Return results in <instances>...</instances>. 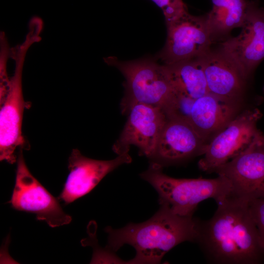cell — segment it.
<instances>
[{"label":"cell","mask_w":264,"mask_h":264,"mask_svg":"<svg viewBox=\"0 0 264 264\" xmlns=\"http://www.w3.org/2000/svg\"><path fill=\"white\" fill-rule=\"evenodd\" d=\"M248 201L231 195L217 203L211 219H198L196 242L208 262L258 264L264 261V250Z\"/></svg>","instance_id":"cell-1"},{"label":"cell","mask_w":264,"mask_h":264,"mask_svg":"<svg viewBox=\"0 0 264 264\" xmlns=\"http://www.w3.org/2000/svg\"><path fill=\"white\" fill-rule=\"evenodd\" d=\"M160 205L158 211L143 222L131 223L116 229L107 227V250L115 252L124 245L129 244L136 251L134 258L129 263L158 264L178 244L196 242L198 219L176 214L167 206Z\"/></svg>","instance_id":"cell-2"},{"label":"cell","mask_w":264,"mask_h":264,"mask_svg":"<svg viewBox=\"0 0 264 264\" xmlns=\"http://www.w3.org/2000/svg\"><path fill=\"white\" fill-rule=\"evenodd\" d=\"M162 168L152 162L140 175L156 191L160 205L167 206L176 214L193 216L202 201L213 198L218 203L231 195V185L224 176L176 178L165 174Z\"/></svg>","instance_id":"cell-3"},{"label":"cell","mask_w":264,"mask_h":264,"mask_svg":"<svg viewBox=\"0 0 264 264\" xmlns=\"http://www.w3.org/2000/svg\"><path fill=\"white\" fill-rule=\"evenodd\" d=\"M104 60L118 68L125 78V95L121 102L124 114L136 103L161 108L173 92V87L164 65L152 59L121 61L115 57H108Z\"/></svg>","instance_id":"cell-4"},{"label":"cell","mask_w":264,"mask_h":264,"mask_svg":"<svg viewBox=\"0 0 264 264\" xmlns=\"http://www.w3.org/2000/svg\"><path fill=\"white\" fill-rule=\"evenodd\" d=\"M257 108L245 110L231 121L204 146L198 162L202 171L212 173L244 151L260 132L257 123L262 117Z\"/></svg>","instance_id":"cell-5"},{"label":"cell","mask_w":264,"mask_h":264,"mask_svg":"<svg viewBox=\"0 0 264 264\" xmlns=\"http://www.w3.org/2000/svg\"><path fill=\"white\" fill-rule=\"evenodd\" d=\"M22 149L17 157L14 188L8 202L14 209L35 214L38 220L51 227L69 224L70 216L63 210L59 198L54 197L32 175L24 160Z\"/></svg>","instance_id":"cell-6"},{"label":"cell","mask_w":264,"mask_h":264,"mask_svg":"<svg viewBox=\"0 0 264 264\" xmlns=\"http://www.w3.org/2000/svg\"><path fill=\"white\" fill-rule=\"evenodd\" d=\"M32 44L25 40L15 52L16 67L7 94L0 104V160L13 164L18 148L26 149L22 126L25 103L22 91V71L26 52Z\"/></svg>","instance_id":"cell-7"},{"label":"cell","mask_w":264,"mask_h":264,"mask_svg":"<svg viewBox=\"0 0 264 264\" xmlns=\"http://www.w3.org/2000/svg\"><path fill=\"white\" fill-rule=\"evenodd\" d=\"M166 26V44L156 57L164 65L200 57L211 49L206 15L196 16L188 12Z\"/></svg>","instance_id":"cell-8"},{"label":"cell","mask_w":264,"mask_h":264,"mask_svg":"<svg viewBox=\"0 0 264 264\" xmlns=\"http://www.w3.org/2000/svg\"><path fill=\"white\" fill-rule=\"evenodd\" d=\"M214 172L230 182L233 196L248 201L264 197V134L260 131L244 151Z\"/></svg>","instance_id":"cell-9"},{"label":"cell","mask_w":264,"mask_h":264,"mask_svg":"<svg viewBox=\"0 0 264 264\" xmlns=\"http://www.w3.org/2000/svg\"><path fill=\"white\" fill-rule=\"evenodd\" d=\"M128 118L119 138L112 146L117 154L129 152L131 146L138 149L140 155L151 159L166 121L160 108L136 103L126 111Z\"/></svg>","instance_id":"cell-10"},{"label":"cell","mask_w":264,"mask_h":264,"mask_svg":"<svg viewBox=\"0 0 264 264\" xmlns=\"http://www.w3.org/2000/svg\"><path fill=\"white\" fill-rule=\"evenodd\" d=\"M239 35L227 38L220 49L249 79L264 60V9L258 2L248 1L245 18Z\"/></svg>","instance_id":"cell-11"},{"label":"cell","mask_w":264,"mask_h":264,"mask_svg":"<svg viewBox=\"0 0 264 264\" xmlns=\"http://www.w3.org/2000/svg\"><path fill=\"white\" fill-rule=\"evenodd\" d=\"M129 152L109 160L91 159L76 149L69 158V173L58 198L68 204L89 193L109 173L120 166L132 162Z\"/></svg>","instance_id":"cell-12"},{"label":"cell","mask_w":264,"mask_h":264,"mask_svg":"<svg viewBox=\"0 0 264 264\" xmlns=\"http://www.w3.org/2000/svg\"><path fill=\"white\" fill-rule=\"evenodd\" d=\"M200 57L208 93L240 103L248 79L238 65L220 48L211 49Z\"/></svg>","instance_id":"cell-13"},{"label":"cell","mask_w":264,"mask_h":264,"mask_svg":"<svg viewBox=\"0 0 264 264\" xmlns=\"http://www.w3.org/2000/svg\"><path fill=\"white\" fill-rule=\"evenodd\" d=\"M205 145L190 123L167 119L151 159L163 167L202 155Z\"/></svg>","instance_id":"cell-14"},{"label":"cell","mask_w":264,"mask_h":264,"mask_svg":"<svg viewBox=\"0 0 264 264\" xmlns=\"http://www.w3.org/2000/svg\"><path fill=\"white\" fill-rule=\"evenodd\" d=\"M239 104L208 93L195 99L190 124L206 144L237 116Z\"/></svg>","instance_id":"cell-15"},{"label":"cell","mask_w":264,"mask_h":264,"mask_svg":"<svg viewBox=\"0 0 264 264\" xmlns=\"http://www.w3.org/2000/svg\"><path fill=\"white\" fill-rule=\"evenodd\" d=\"M163 65L175 89L195 99L208 93L200 57Z\"/></svg>","instance_id":"cell-16"},{"label":"cell","mask_w":264,"mask_h":264,"mask_svg":"<svg viewBox=\"0 0 264 264\" xmlns=\"http://www.w3.org/2000/svg\"><path fill=\"white\" fill-rule=\"evenodd\" d=\"M212 10L206 15L212 40L227 36L242 27L247 8L246 0H211Z\"/></svg>","instance_id":"cell-17"},{"label":"cell","mask_w":264,"mask_h":264,"mask_svg":"<svg viewBox=\"0 0 264 264\" xmlns=\"http://www.w3.org/2000/svg\"><path fill=\"white\" fill-rule=\"evenodd\" d=\"M195 101L189 95L173 88L172 93L161 109L167 119L190 123Z\"/></svg>","instance_id":"cell-18"},{"label":"cell","mask_w":264,"mask_h":264,"mask_svg":"<svg viewBox=\"0 0 264 264\" xmlns=\"http://www.w3.org/2000/svg\"><path fill=\"white\" fill-rule=\"evenodd\" d=\"M162 11L166 22L177 20L188 13L183 0H151Z\"/></svg>","instance_id":"cell-19"},{"label":"cell","mask_w":264,"mask_h":264,"mask_svg":"<svg viewBox=\"0 0 264 264\" xmlns=\"http://www.w3.org/2000/svg\"><path fill=\"white\" fill-rule=\"evenodd\" d=\"M248 205L264 250V197L249 200Z\"/></svg>","instance_id":"cell-20"},{"label":"cell","mask_w":264,"mask_h":264,"mask_svg":"<svg viewBox=\"0 0 264 264\" xmlns=\"http://www.w3.org/2000/svg\"><path fill=\"white\" fill-rule=\"evenodd\" d=\"M1 53H0V103H1L8 90L10 79H9L6 72V61L10 49L7 44L5 38L1 37Z\"/></svg>","instance_id":"cell-21"},{"label":"cell","mask_w":264,"mask_h":264,"mask_svg":"<svg viewBox=\"0 0 264 264\" xmlns=\"http://www.w3.org/2000/svg\"><path fill=\"white\" fill-rule=\"evenodd\" d=\"M263 93H264V86L263 87Z\"/></svg>","instance_id":"cell-22"}]
</instances>
